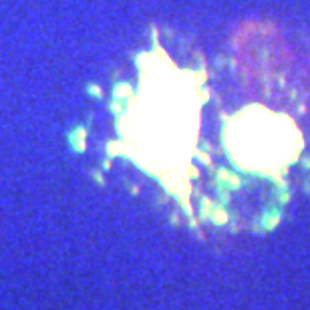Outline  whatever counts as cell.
Wrapping results in <instances>:
<instances>
[{"label": "cell", "instance_id": "6da1fadb", "mask_svg": "<svg viewBox=\"0 0 310 310\" xmlns=\"http://www.w3.org/2000/svg\"><path fill=\"white\" fill-rule=\"evenodd\" d=\"M155 63L157 77L145 73L141 97L133 113L135 141L149 163L173 165L181 161L198 137L200 91L191 73Z\"/></svg>", "mask_w": 310, "mask_h": 310}, {"label": "cell", "instance_id": "7a4b0ae2", "mask_svg": "<svg viewBox=\"0 0 310 310\" xmlns=\"http://www.w3.org/2000/svg\"><path fill=\"white\" fill-rule=\"evenodd\" d=\"M226 141L240 165L262 173H280L302 149V135L294 121L262 105H250L234 115Z\"/></svg>", "mask_w": 310, "mask_h": 310}]
</instances>
